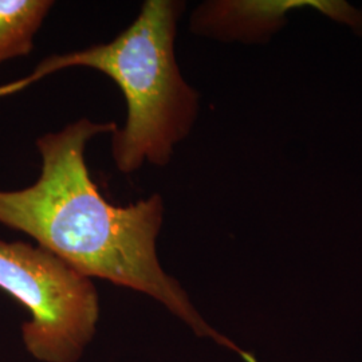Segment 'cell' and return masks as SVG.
I'll return each mask as SVG.
<instances>
[{
	"label": "cell",
	"mask_w": 362,
	"mask_h": 362,
	"mask_svg": "<svg viewBox=\"0 0 362 362\" xmlns=\"http://www.w3.org/2000/svg\"><path fill=\"white\" fill-rule=\"evenodd\" d=\"M52 6V0H0V66L33 52Z\"/></svg>",
	"instance_id": "5"
},
{
	"label": "cell",
	"mask_w": 362,
	"mask_h": 362,
	"mask_svg": "<svg viewBox=\"0 0 362 362\" xmlns=\"http://www.w3.org/2000/svg\"><path fill=\"white\" fill-rule=\"evenodd\" d=\"M180 0H146L136 21L107 43L52 55L26 78L0 88L16 93L57 71L89 67L115 81L127 103V121L112 134L117 169L133 173L145 163L167 167L200 110V94L181 74L175 54Z\"/></svg>",
	"instance_id": "2"
},
{
	"label": "cell",
	"mask_w": 362,
	"mask_h": 362,
	"mask_svg": "<svg viewBox=\"0 0 362 362\" xmlns=\"http://www.w3.org/2000/svg\"><path fill=\"white\" fill-rule=\"evenodd\" d=\"M117 129L115 121L81 118L59 132L42 134L37 140L42 158L38 180L23 189L0 191V224L26 233L89 278L153 298L196 336L214 339L245 362H258L212 329L180 284L161 267L156 245L165 212L163 197L155 194L117 207L91 179L86 145L95 136Z\"/></svg>",
	"instance_id": "1"
},
{
	"label": "cell",
	"mask_w": 362,
	"mask_h": 362,
	"mask_svg": "<svg viewBox=\"0 0 362 362\" xmlns=\"http://www.w3.org/2000/svg\"><path fill=\"white\" fill-rule=\"evenodd\" d=\"M0 288L30 314L27 351L40 362H77L100 320L91 278L40 246L0 239Z\"/></svg>",
	"instance_id": "3"
},
{
	"label": "cell",
	"mask_w": 362,
	"mask_h": 362,
	"mask_svg": "<svg viewBox=\"0 0 362 362\" xmlns=\"http://www.w3.org/2000/svg\"><path fill=\"white\" fill-rule=\"evenodd\" d=\"M305 10L362 37V8L344 0H209L194 8L189 27L203 38L262 45L287 26L291 13Z\"/></svg>",
	"instance_id": "4"
}]
</instances>
